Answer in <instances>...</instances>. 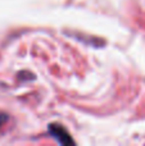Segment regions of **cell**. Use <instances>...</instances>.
Segmentation results:
<instances>
[{"label":"cell","mask_w":145,"mask_h":146,"mask_svg":"<svg viewBox=\"0 0 145 146\" xmlns=\"http://www.w3.org/2000/svg\"><path fill=\"white\" fill-rule=\"evenodd\" d=\"M50 132L54 135V137H57V139L59 140V142H62V144H72V142H73L71 140V137H69V135L64 131L63 127H59V126H57V124H51Z\"/></svg>","instance_id":"1"},{"label":"cell","mask_w":145,"mask_h":146,"mask_svg":"<svg viewBox=\"0 0 145 146\" xmlns=\"http://www.w3.org/2000/svg\"><path fill=\"white\" fill-rule=\"evenodd\" d=\"M5 121H7V115L5 114H0V127L5 123Z\"/></svg>","instance_id":"2"}]
</instances>
